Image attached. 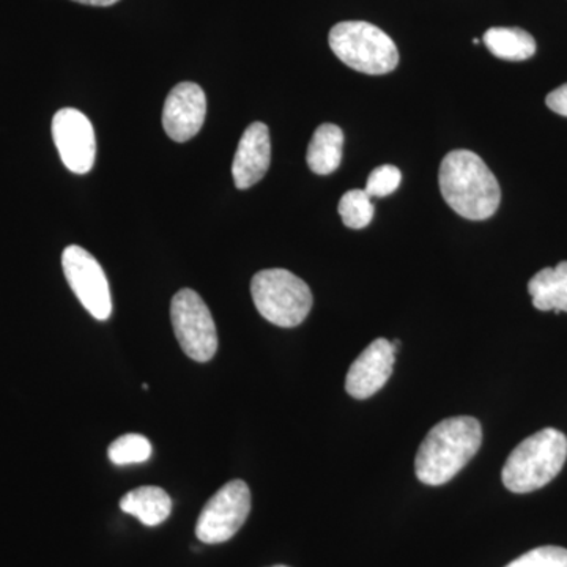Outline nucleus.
<instances>
[{
  "mask_svg": "<svg viewBox=\"0 0 567 567\" xmlns=\"http://www.w3.org/2000/svg\"><path fill=\"white\" fill-rule=\"evenodd\" d=\"M533 305L539 311L567 312V262L544 268L528 282Z\"/></svg>",
  "mask_w": 567,
  "mask_h": 567,
  "instance_id": "15",
  "label": "nucleus"
},
{
  "mask_svg": "<svg viewBox=\"0 0 567 567\" xmlns=\"http://www.w3.org/2000/svg\"><path fill=\"white\" fill-rule=\"evenodd\" d=\"M342 145L344 133L334 123H323L316 130L315 136L309 142L308 162L309 169L317 175H330L342 162Z\"/></svg>",
  "mask_w": 567,
  "mask_h": 567,
  "instance_id": "14",
  "label": "nucleus"
},
{
  "mask_svg": "<svg viewBox=\"0 0 567 567\" xmlns=\"http://www.w3.org/2000/svg\"><path fill=\"white\" fill-rule=\"evenodd\" d=\"M566 458L567 436L557 429H543L509 454L503 466V484L513 494L535 492L559 475Z\"/></svg>",
  "mask_w": 567,
  "mask_h": 567,
  "instance_id": "3",
  "label": "nucleus"
},
{
  "mask_svg": "<svg viewBox=\"0 0 567 567\" xmlns=\"http://www.w3.org/2000/svg\"><path fill=\"white\" fill-rule=\"evenodd\" d=\"M73 2L84 3V6L92 7H111L117 3L118 0H73Z\"/></svg>",
  "mask_w": 567,
  "mask_h": 567,
  "instance_id": "22",
  "label": "nucleus"
},
{
  "mask_svg": "<svg viewBox=\"0 0 567 567\" xmlns=\"http://www.w3.org/2000/svg\"><path fill=\"white\" fill-rule=\"evenodd\" d=\"M274 567H287V566H274Z\"/></svg>",
  "mask_w": 567,
  "mask_h": 567,
  "instance_id": "23",
  "label": "nucleus"
},
{
  "mask_svg": "<svg viewBox=\"0 0 567 567\" xmlns=\"http://www.w3.org/2000/svg\"><path fill=\"white\" fill-rule=\"evenodd\" d=\"M271 162V141L268 126L254 122L246 128L238 144L233 163L235 186L248 189L267 174Z\"/></svg>",
  "mask_w": 567,
  "mask_h": 567,
  "instance_id": "12",
  "label": "nucleus"
},
{
  "mask_svg": "<svg viewBox=\"0 0 567 567\" xmlns=\"http://www.w3.org/2000/svg\"><path fill=\"white\" fill-rule=\"evenodd\" d=\"M251 295L259 315L282 328L303 323L312 309L308 284L284 268H270L254 276Z\"/></svg>",
  "mask_w": 567,
  "mask_h": 567,
  "instance_id": "5",
  "label": "nucleus"
},
{
  "mask_svg": "<svg viewBox=\"0 0 567 567\" xmlns=\"http://www.w3.org/2000/svg\"><path fill=\"white\" fill-rule=\"evenodd\" d=\"M546 103L551 111L567 117V84H563L561 87L548 93Z\"/></svg>",
  "mask_w": 567,
  "mask_h": 567,
  "instance_id": "21",
  "label": "nucleus"
},
{
  "mask_svg": "<svg viewBox=\"0 0 567 567\" xmlns=\"http://www.w3.org/2000/svg\"><path fill=\"white\" fill-rule=\"evenodd\" d=\"M393 342L379 338L350 365L346 379V391L353 399L364 401L386 385L395 361Z\"/></svg>",
  "mask_w": 567,
  "mask_h": 567,
  "instance_id": "11",
  "label": "nucleus"
},
{
  "mask_svg": "<svg viewBox=\"0 0 567 567\" xmlns=\"http://www.w3.org/2000/svg\"><path fill=\"white\" fill-rule=\"evenodd\" d=\"M487 50L502 61L522 62L536 54V41L524 29L492 28L484 33Z\"/></svg>",
  "mask_w": 567,
  "mask_h": 567,
  "instance_id": "16",
  "label": "nucleus"
},
{
  "mask_svg": "<svg viewBox=\"0 0 567 567\" xmlns=\"http://www.w3.org/2000/svg\"><path fill=\"white\" fill-rule=\"evenodd\" d=\"M440 193L462 218L483 221L495 215L502 189L480 155L470 151L447 153L440 164Z\"/></svg>",
  "mask_w": 567,
  "mask_h": 567,
  "instance_id": "1",
  "label": "nucleus"
},
{
  "mask_svg": "<svg viewBox=\"0 0 567 567\" xmlns=\"http://www.w3.org/2000/svg\"><path fill=\"white\" fill-rule=\"evenodd\" d=\"M402 182L401 171L391 164L377 167L369 175L364 192L371 197H386L399 188Z\"/></svg>",
  "mask_w": 567,
  "mask_h": 567,
  "instance_id": "20",
  "label": "nucleus"
},
{
  "mask_svg": "<svg viewBox=\"0 0 567 567\" xmlns=\"http://www.w3.org/2000/svg\"><path fill=\"white\" fill-rule=\"evenodd\" d=\"M52 140L66 169L74 174L91 173L95 164L96 140L87 115L73 107L55 112Z\"/></svg>",
  "mask_w": 567,
  "mask_h": 567,
  "instance_id": "9",
  "label": "nucleus"
},
{
  "mask_svg": "<svg viewBox=\"0 0 567 567\" xmlns=\"http://www.w3.org/2000/svg\"><path fill=\"white\" fill-rule=\"evenodd\" d=\"M123 513L140 518L145 527H158L173 511V499L159 487L134 488L121 499Z\"/></svg>",
  "mask_w": 567,
  "mask_h": 567,
  "instance_id": "13",
  "label": "nucleus"
},
{
  "mask_svg": "<svg viewBox=\"0 0 567 567\" xmlns=\"http://www.w3.org/2000/svg\"><path fill=\"white\" fill-rule=\"evenodd\" d=\"M112 464H144L152 457V443L144 435L126 434L111 443L107 450Z\"/></svg>",
  "mask_w": 567,
  "mask_h": 567,
  "instance_id": "18",
  "label": "nucleus"
},
{
  "mask_svg": "<svg viewBox=\"0 0 567 567\" xmlns=\"http://www.w3.org/2000/svg\"><path fill=\"white\" fill-rule=\"evenodd\" d=\"M372 197L364 189H352L339 200V215L349 229H364L374 219Z\"/></svg>",
  "mask_w": 567,
  "mask_h": 567,
  "instance_id": "17",
  "label": "nucleus"
},
{
  "mask_svg": "<svg viewBox=\"0 0 567 567\" xmlns=\"http://www.w3.org/2000/svg\"><path fill=\"white\" fill-rule=\"evenodd\" d=\"M331 50L350 69L364 74H386L399 63L398 47L382 29L365 21H344L331 29Z\"/></svg>",
  "mask_w": 567,
  "mask_h": 567,
  "instance_id": "4",
  "label": "nucleus"
},
{
  "mask_svg": "<svg viewBox=\"0 0 567 567\" xmlns=\"http://www.w3.org/2000/svg\"><path fill=\"white\" fill-rule=\"evenodd\" d=\"M251 513V491L241 480L230 481L208 499L197 518L196 536L204 544L233 539Z\"/></svg>",
  "mask_w": 567,
  "mask_h": 567,
  "instance_id": "7",
  "label": "nucleus"
},
{
  "mask_svg": "<svg viewBox=\"0 0 567 567\" xmlns=\"http://www.w3.org/2000/svg\"><path fill=\"white\" fill-rule=\"evenodd\" d=\"M483 427L473 416H453L434 425L425 435L415 458L417 480L427 486H442L480 451Z\"/></svg>",
  "mask_w": 567,
  "mask_h": 567,
  "instance_id": "2",
  "label": "nucleus"
},
{
  "mask_svg": "<svg viewBox=\"0 0 567 567\" xmlns=\"http://www.w3.org/2000/svg\"><path fill=\"white\" fill-rule=\"evenodd\" d=\"M174 334L186 357L207 363L218 350L216 324L208 306L193 289H182L171 303Z\"/></svg>",
  "mask_w": 567,
  "mask_h": 567,
  "instance_id": "6",
  "label": "nucleus"
},
{
  "mask_svg": "<svg viewBox=\"0 0 567 567\" xmlns=\"http://www.w3.org/2000/svg\"><path fill=\"white\" fill-rule=\"evenodd\" d=\"M207 114L205 92L194 82L175 85L163 110V126L175 142L193 140L200 132Z\"/></svg>",
  "mask_w": 567,
  "mask_h": 567,
  "instance_id": "10",
  "label": "nucleus"
},
{
  "mask_svg": "<svg viewBox=\"0 0 567 567\" xmlns=\"http://www.w3.org/2000/svg\"><path fill=\"white\" fill-rule=\"evenodd\" d=\"M63 274L81 305L96 320H107L112 312L110 282L99 260L81 246H69L62 254Z\"/></svg>",
  "mask_w": 567,
  "mask_h": 567,
  "instance_id": "8",
  "label": "nucleus"
},
{
  "mask_svg": "<svg viewBox=\"0 0 567 567\" xmlns=\"http://www.w3.org/2000/svg\"><path fill=\"white\" fill-rule=\"evenodd\" d=\"M506 567H567V550L563 547H537Z\"/></svg>",
  "mask_w": 567,
  "mask_h": 567,
  "instance_id": "19",
  "label": "nucleus"
}]
</instances>
